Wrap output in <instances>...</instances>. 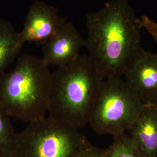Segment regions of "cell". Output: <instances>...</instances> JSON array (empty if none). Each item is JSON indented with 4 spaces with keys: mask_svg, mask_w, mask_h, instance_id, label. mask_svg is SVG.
Instances as JSON below:
<instances>
[{
    "mask_svg": "<svg viewBox=\"0 0 157 157\" xmlns=\"http://www.w3.org/2000/svg\"><path fill=\"white\" fill-rule=\"evenodd\" d=\"M0 157H12V156H8V155H4L0 153Z\"/></svg>",
    "mask_w": 157,
    "mask_h": 157,
    "instance_id": "15",
    "label": "cell"
},
{
    "mask_svg": "<svg viewBox=\"0 0 157 157\" xmlns=\"http://www.w3.org/2000/svg\"><path fill=\"white\" fill-rule=\"evenodd\" d=\"M142 26L157 43V22L148 16L142 19Z\"/></svg>",
    "mask_w": 157,
    "mask_h": 157,
    "instance_id": "14",
    "label": "cell"
},
{
    "mask_svg": "<svg viewBox=\"0 0 157 157\" xmlns=\"http://www.w3.org/2000/svg\"><path fill=\"white\" fill-rule=\"evenodd\" d=\"M144 105L122 78L104 79L89 125L98 135H122L128 132Z\"/></svg>",
    "mask_w": 157,
    "mask_h": 157,
    "instance_id": "5",
    "label": "cell"
},
{
    "mask_svg": "<svg viewBox=\"0 0 157 157\" xmlns=\"http://www.w3.org/2000/svg\"><path fill=\"white\" fill-rule=\"evenodd\" d=\"M11 118L0 100V153L13 157L17 133Z\"/></svg>",
    "mask_w": 157,
    "mask_h": 157,
    "instance_id": "11",
    "label": "cell"
},
{
    "mask_svg": "<svg viewBox=\"0 0 157 157\" xmlns=\"http://www.w3.org/2000/svg\"><path fill=\"white\" fill-rule=\"evenodd\" d=\"M154 105H155V106L156 107V108H157V102H156V103H155V104H154Z\"/></svg>",
    "mask_w": 157,
    "mask_h": 157,
    "instance_id": "16",
    "label": "cell"
},
{
    "mask_svg": "<svg viewBox=\"0 0 157 157\" xmlns=\"http://www.w3.org/2000/svg\"><path fill=\"white\" fill-rule=\"evenodd\" d=\"M85 47V39L73 23L67 21L43 44V61L48 65L63 67L73 62Z\"/></svg>",
    "mask_w": 157,
    "mask_h": 157,
    "instance_id": "8",
    "label": "cell"
},
{
    "mask_svg": "<svg viewBox=\"0 0 157 157\" xmlns=\"http://www.w3.org/2000/svg\"><path fill=\"white\" fill-rule=\"evenodd\" d=\"M67 18L60 16L58 10L42 1L31 4L19 32L23 43L44 44L56 33Z\"/></svg>",
    "mask_w": 157,
    "mask_h": 157,
    "instance_id": "7",
    "label": "cell"
},
{
    "mask_svg": "<svg viewBox=\"0 0 157 157\" xmlns=\"http://www.w3.org/2000/svg\"><path fill=\"white\" fill-rule=\"evenodd\" d=\"M78 157H109V155L108 148L95 147L86 139Z\"/></svg>",
    "mask_w": 157,
    "mask_h": 157,
    "instance_id": "13",
    "label": "cell"
},
{
    "mask_svg": "<svg viewBox=\"0 0 157 157\" xmlns=\"http://www.w3.org/2000/svg\"><path fill=\"white\" fill-rule=\"evenodd\" d=\"M24 44L10 21L0 17V77L19 54Z\"/></svg>",
    "mask_w": 157,
    "mask_h": 157,
    "instance_id": "10",
    "label": "cell"
},
{
    "mask_svg": "<svg viewBox=\"0 0 157 157\" xmlns=\"http://www.w3.org/2000/svg\"><path fill=\"white\" fill-rule=\"evenodd\" d=\"M127 133L144 157H157V109L145 104Z\"/></svg>",
    "mask_w": 157,
    "mask_h": 157,
    "instance_id": "9",
    "label": "cell"
},
{
    "mask_svg": "<svg viewBox=\"0 0 157 157\" xmlns=\"http://www.w3.org/2000/svg\"><path fill=\"white\" fill-rule=\"evenodd\" d=\"M104 78L88 54L51 73L48 116L75 129L89 124Z\"/></svg>",
    "mask_w": 157,
    "mask_h": 157,
    "instance_id": "2",
    "label": "cell"
},
{
    "mask_svg": "<svg viewBox=\"0 0 157 157\" xmlns=\"http://www.w3.org/2000/svg\"><path fill=\"white\" fill-rule=\"evenodd\" d=\"M88 55L104 79L122 78L143 48L140 17L128 0H109L85 16Z\"/></svg>",
    "mask_w": 157,
    "mask_h": 157,
    "instance_id": "1",
    "label": "cell"
},
{
    "mask_svg": "<svg viewBox=\"0 0 157 157\" xmlns=\"http://www.w3.org/2000/svg\"><path fill=\"white\" fill-rule=\"evenodd\" d=\"M51 72L41 58L25 54L0 77V100L11 118L28 124L48 112Z\"/></svg>",
    "mask_w": 157,
    "mask_h": 157,
    "instance_id": "3",
    "label": "cell"
},
{
    "mask_svg": "<svg viewBox=\"0 0 157 157\" xmlns=\"http://www.w3.org/2000/svg\"><path fill=\"white\" fill-rule=\"evenodd\" d=\"M122 78L144 104L157 102V53L143 47L126 67Z\"/></svg>",
    "mask_w": 157,
    "mask_h": 157,
    "instance_id": "6",
    "label": "cell"
},
{
    "mask_svg": "<svg viewBox=\"0 0 157 157\" xmlns=\"http://www.w3.org/2000/svg\"><path fill=\"white\" fill-rule=\"evenodd\" d=\"M87 138L68 124L45 116L16 133L14 157H78Z\"/></svg>",
    "mask_w": 157,
    "mask_h": 157,
    "instance_id": "4",
    "label": "cell"
},
{
    "mask_svg": "<svg viewBox=\"0 0 157 157\" xmlns=\"http://www.w3.org/2000/svg\"><path fill=\"white\" fill-rule=\"evenodd\" d=\"M113 138L111 145L107 148L109 157H144L127 133Z\"/></svg>",
    "mask_w": 157,
    "mask_h": 157,
    "instance_id": "12",
    "label": "cell"
}]
</instances>
